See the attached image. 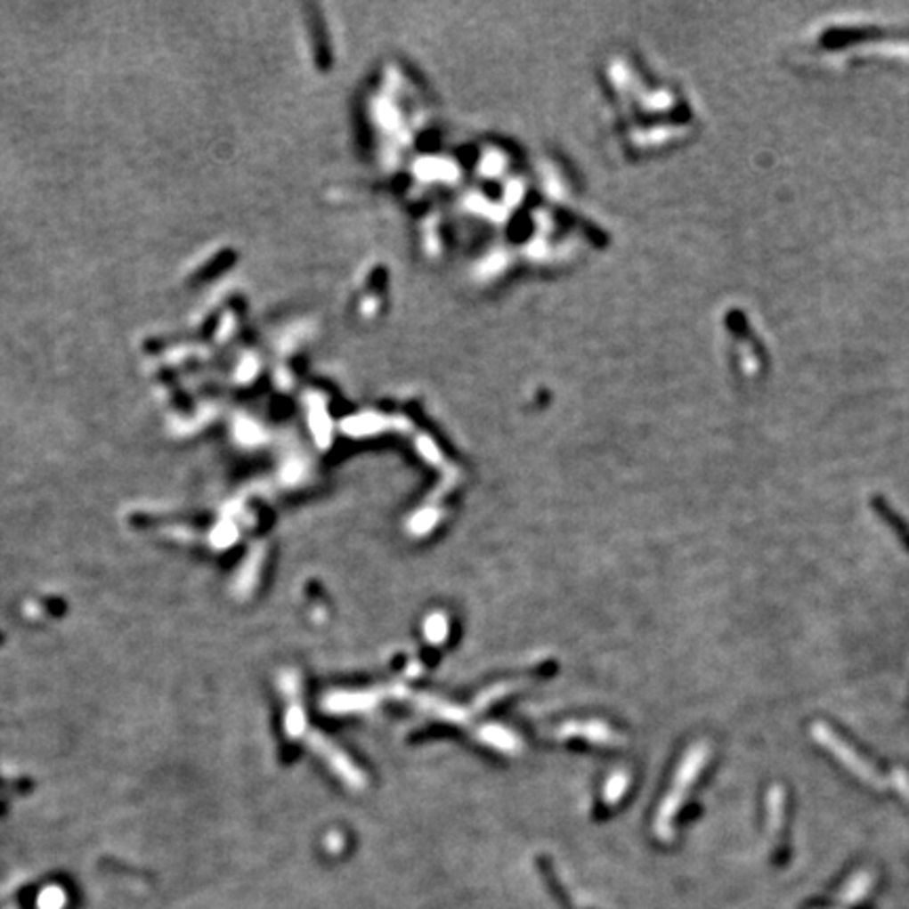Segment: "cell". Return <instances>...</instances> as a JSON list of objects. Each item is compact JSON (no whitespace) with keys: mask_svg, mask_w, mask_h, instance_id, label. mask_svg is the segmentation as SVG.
I'll return each mask as SVG.
<instances>
[{"mask_svg":"<svg viewBox=\"0 0 909 909\" xmlns=\"http://www.w3.org/2000/svg\"><path fill=\"white\" fill-rule=\"evenodd\" d=\"M810 733H813L815 741H817L819 745H824L827 751H832V754L836 756L838 760H840L844 767H847L848 771L855 775V777L865 781L867 785L878 787V790H884V787L890 785V777L884 779L872 762H867L864 756L856 754V750L853 748V745H848L847 741L838 737V735L833 733L832 728L825 725V722H815L813 728H810Z\"/></svg>","mask_w":909,"mask_h":909,"instance_id":"cell-2","label":"cell"},{"mask_svg":"<svg viewBox=\"0 0 909 909\" xmlns=\"http://www.w3.org/2000/svg\"><path fill=\"white\" fill-rule=\"evenodd\" d=\"M586 735V737L594 739L596 743H621V739L617 737L615 733L611 731L609 726L605 725H589V726H566L563 735Z\"/></svg>","mask_w":909,"mask_h":909,"instance_id":"cell-4","label":"cell"},{"mask_svg":"<svg viewBox=\"0 0 909 909\" xmlns=\"http://www.w3.org/2000/svg\"><path fill=\"white\" fill-rule=\"evenodd\" d=\"M628 783H629V777L625 773H615V775H613L609 783H606V790H605L606 800L617 802L619 798L625 794V790H628Z\"/></svg>","mask_w":909,"mask_h":909,"instance_id":"cell-8","label":"cell"},{"mask_svg":"<svg viewBox=\"0 0 909 909\" xmlns=\"http://www.w3.org/2000/svg\"><path fill=\"white\" fill-rule=\"evenodd\" d=\"M447 634H449L447 619H444L442 615L427 617V621H426V636H427V640L432 642V645H440V642H444V638H447Z\"/></svg>","mask_w":909,"mask_h":909,"instance_id":"cell-6","label":"cell"},{"mask_svg":"<svg viewBox=\"0 0 909 909\" xmlns=\"http://www.w3.org/2000/svg\"><path fill=\"white\" fill-rule=\"evenodd\" d=\"M873 509H878L880 516H882L884 520H887V524L890 526V529H895L897 537H899V540H901L903 543H905V546L909 548V529H907V526H905V524H901V520L897 518L895 514L890 512V509H889L887 506H884V503H880V501L876 503V501H873Z\"/></svg>","mask_w":909,"mask_h":909,"instance_id":"cell-7","label":"cell"},{"mask_svg":"<svg viewBox=\"0 0 909 909\" xmlns=\"http://www.w3.org/2000/svg\"><path fill=\"white\" fill-rule=\"evenodd\" d=\"M890 785H895V790L903 794L905 800H909V773L905 768H897V771L890 775Z\"/></svg>","mask_w":909,"mask_h":909,"instance_id":"cell-9","label":"cell"},{"mask_svg":"<svg viewBox=\"0 0 909 909\" xmlns=\"http://www.w3.org/2000/svg\"><path fill=\"white\" fill-rule=\"evenodd\" d=\"M708 760H710V745L703 743V741L702 743H694L693 748L686 751L685 758H682L678 773H676L674 785H671L670 794L665 796V800L661 802V810H659V815H657V832L661 833V836L668 838L671 833V819H674V815L678 813L680 804L685 802L686 791L691 790V785L697 781L699 773L703 771V767L708 764Z\"/></svg>","mask_w":909,"mask_h":909,"instance_id":"cell-1","label":"cell"},{"mask_svg":"<svg viewBox=\"0 0 909 909\" xmlns=\"http://www.w3.org/2000/svg\"><path fill=\"white\" fill-rule=\"evenodd\" d=\"M480 737L484 739V743L495 745V748H499V750L512 751L518 748V739L514 737L509 731H506V728H499V726H486L484 731L480 733Z\"/></svg>","mask_w":909,"mask_h":909,"instance_id":"cell-5","label":"cell"},{"mask_svg":"<svg viewBox=\"0 0 909 909\" xmlns=\"http://www.w3.org/2000/svg\"><path fill=\"white\" fill-rule=\"evenodd\" d=\"M768 817H771V827L775 832L781 830L785 815V790L781 785H773L768 790Z\"/></svg>","mask_w":909,"mask_h":909,"instance_id":"cell-3","label":"cell"}]
</instances>
